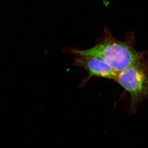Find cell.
I'll return each mask as SVG.
<instances>
[{
	"mask_svg": "<svg viewBox=\"0 0 148 148\" xmlns=\"http://www.w3.org/2000/svg\"><path fill=\"white\" fill-rule=\"evenodd\" d=\"M115 80L130 95L133 109L148 97V68L143 60L118 73Z\"/></svg>",
	"mask_w": 148,
	"mask_h": 148,
	"instance_id": "7a4b0ae2",
	"label": "cell"
},
{
	"mask_svg": "<svg viewBox=\"0 0 148 148\" xmlns=\"http://www.w3.org/2000/svg\"><path fill=\"white\" fill-rule=\"evenodd\" d=\"M75 55L95 56L103 59L117 73L143 60V54L127 42L107 37L102 42L86 50L70 49Z\"/></svg>",
	"mask_w": 148,
	"mask_h": 148,
	"instance_id": "6da1fadb",
	"label": "cell"
},
{
	"mask_svg": "<svg viewBox=\"0 0 148 148\" xmlns=\"http://www.w3.org/2000/svg\"><path fill=\"white\" fill-rule=\"evenodd\" d=\"M74 65L84 69L89 73L87 78L81 83L84 86L92 77L116 80L118 73L100 58L92 56L76 55Z\"/></svg>",
	"mask_w": 148,
	"mask_h": 148,
	"instance_id": "3957f363",
	"label": "cell"
}]
</instances>
